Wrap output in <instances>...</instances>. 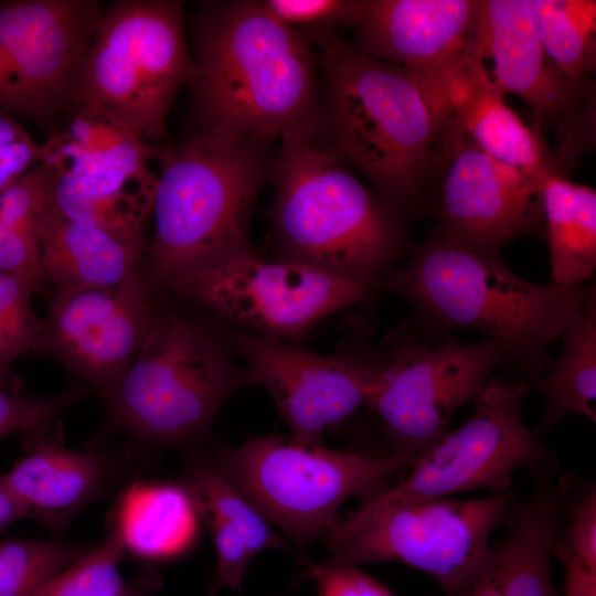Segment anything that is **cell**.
Returning a JSON list of instances; mask_svg holds the SVG:
<instances>
[{
    "label": "cell",
    "mask_w": 596,
    "mask_h": 596,
    "mask_svg": "<svg viewBox=\"0 0 596 596\" xmlns=\"http://www.w3.org/2000/svg\"><path fill=\"white\" fill-rule=\"evenodd\" d=\"M182 481L193 493L202 515L236 531L255 556L264 550L291 547L227 477L215 456L193 448Z\"/></svg>",
    "instance_id": "28"
},
{
    "label": "cell",
    "mask_w": 596,
    "mask_h": 596,
    "mask_svg": "<svg viewBox=\"0 0 596 596\" xmlns=\"http://www.w3.org/2000/svg\"><path fill=\"white\" fill-rule=\"evenodd\" d=\"M28 455L0 479L29 518L57 532L102 492L111 475L108 458L65 448L46 433L25 435Z\"/></svg>",
    "instance_id": "20"
},
{
    "label": "cell",
    "mask_w": 596,
    "mask_h": 596,
    "mask_svg": "<svg viewBox=\"0 0 596 596\" xmlns=\"http://www.w3.org/2000/svg\"><path fill=\"white\" fill-rule=\"evenodd\" d=\"M219 589L211 583L204 596H216Z\"/></svg>",
    "instance_id": "47"
},
{
    "label": "cell",
    "mask_w": 596,
    "mask_h": 596,
    "mask_svg": "<svg viewBox=\"0 0 596 596\" xmlns=\"http://www.w3.org/2000/svg\"><path fill=\"white\" fill-rule=\"evenodd\" d=\"M260 139L193 134L157 148L153 237L146 272L155 294L180 277L253 249L249 227L276 153Z\"/></svg>",
    "instance_id": "4"
},
{
    "label": "cell",
    "mask_w": 596,
    "mask_h": 596,
    "mask_svg": "<svg viewBox=\"0 0 596 596\" xmlns=\"http://www.w3.org/2000/svg\"><path fill=\"white\" fill-rule=\"evenodd\" d=\"M372 289L302 263L265 260L251 249L183 275L168 291L246 331L286 341Z\"/></svg>",
    "instance_id": "11"
},
{
    "label": "cell",
    "mask_w": 596,
    "mask_h": 596,
    "mask_svg": "<svg viewBox=\"0 0 596 596\" xmlns=\"http://www.w3.org/2000/svg\"><path fill=\"white\" fill-rule=\"evenodd\" d=\"M542 182L482 149L450 114L426 167L425 205L438 231L470 248L498 254L543 220Z\"/></svg>",
    "instance_id": "12"
},
{
    "label": "cell",
    "mask_w": 596,
    "mask_h": 596,
    "mask_svg": "<svg viewBox=\"0 0 596 596\" xmlns=\"http://www.w3.org/2000/svg\"><path fill=\"white\" fill-rule=\"evenodd\" d=\"M146 267L111 287L55 290L39 352L55 358L104 400L114 391L152 322Z\"/></svg>",
    "instance_id": "15"
},
{
    "label": "cell",
    "mask_w": 596,
    "mask_h": 596,
    "mask_svg": "<svg viewBox=\"0 0 596 596\" xmlns=\"http://www.w3.org/2000/svg\"><path fill=\"white\" fill-rule=\"evenodd\" d=\"M443 79L450 114L482 149L541 182L567 177L540 130L504 102L473 44L444 66Z\"/></svg>",
    "instance_id": "19"
},
{
    "label": "cell",
    "mask_w": 596,
    "mask_h": 596,
    "mask_svg": "<svg viewBox=\"0 0 596 596\" xmlns=\"http://www.w3.org/2000/svg\"><path fill=\"white\" fill-rule=\"evenodd\" d=\"M123 541L110 526L106 538L51 577L33 596H121L126 585L119 572Z\"/></svg>",
    "instance_id": "31"
},
{
    "label": "cell",
    "mask_w": 596,
    "mask_h": 596,
    "mask_svg": "<svg viewBox=\"0 0 596 596\" xmlns=\"http://www.w3.org/2000/svg\"><path fill=\"white\" fill-rule=\"evenodd\" d=\"M36 287L23 276L0 272V322L22 343L26 352L38 351L43 322L32 306Z\"/></svg>",
    "instance_id": "35"
},
{
    "label": "cell",
    "mask_w": 596,
    "mask_h": 596,
    "mask_svg": "<svg viewBox=\"0 0 596 596\" xmlns=\"http://www.w3.org/2000/svg\"><path fill=\"white\" fill-rule=\"evenodd\" d=\"M230 350L207 321L156 308L134 360L105 400L108 426L152 446L198 447L227 398L249 385Z\"/></svg>",
    "instance_id": "6"
},
{
    "label": "cell",
    "mask_w": 596,
    "mask_h": 596,
    "mask_svg": "<svg viewBox=\"0 0 596 596\" xmlns=\"http://www.w3.org/2000/svg\"><path fill=\"white\" fill-rule=\"evenodd\" d=\"M187 83L194 134L321 141L324 115L316 51L262 1H207L193 17Z\"/></svg>",
    "instance_id": "1"
},
{
    "label": "cell",
    "mask_w": 596,
    "mask_h": 596,
    "mask_svg": "<svg viewBox=\"0 0 596 596\" xmlns=\"http://www.w3.org/2000/svg\"><path fill=\"white\" fill-rule=\"evenodd\" d=\"M148 590L141 586L139 587H126L125 593L121 596H147Z\"/></svg>",
    "instance_id": "46"
},
{
    "label": "cell",
    "mask_w": 596,
    "mask_h": 596,
    "mask_svg": "<svg viewBox=\"0 0 596 596\" xmlns=\"http://www.w3.org/2000/svg\"><path fill=\"white\" fill-rule=\"evenodd\" d=\"M52 172L38 163L0 191V217L28 231H35L39 216L47 209Z\"/></svg>",
    "instance_id": "34"
},
{
    "label": "cell",
    "mask_w": 596,
    "mask_h": 596,
    "mask_svg": "<svg viewBox=\"0 0 596 596\" xmlns=\"http://www.w3.org/2000/svg\"><path fill=\"white\" fill-rule=\"evenodd\" d=\"M182 9L174 0L114 2L103 13L71 103L100 105L149 142L159 141L192 71Z\"/></svg>",
    "instance_id": "9"
},
{
    "label": "cell",
    "mask_w": 596,
    "mask_h": 596,
    "mask_svg": "<svg viewBox=\"0 0 596 596\" xmlns=\"http://www.w3.org/2000/svg\"><path fill=\"white\" fill-rule=\"evenodd\" d=\"M555 543L586 565L596 568V488L585 486L567 507L566 529Z\"/></svg>",
    "instance_id": "36"
},
{
    "label": "cell",
    "mask_w": 596,
    "mask_h": 596,
    "mask_svg": "<svg viewBox=\"0 0 596 596\" xmlns=\"http://www.w3.org/2000/svg\"><path fill=\"white\" fill-rule=\"evenodd\" d=\"M0 272L29 279L40 292L44 287L39 265L36 232L15 226L0 217Z\"/></svg>",
    "instance_id": "38"
},
{
    "label": "cell",
    "mask_w": 596,
    "mask_h": 596,
    "mask_svg": "<svg viewBox=\"0 0 596 596\" xmlns=\"http://www.w3.org/2000/svg\"><path fill=\"white\" fill-rule=\"evenodd\" d=\"M321 75L328 151L360 172L400 221L425 205L429 155L450 115L440 65L413 71L372 58L337 31L305 32Z\"/></svg>",
    "instance_id": "2"
},
{
    "label": "cell",
    "mask_w": 596,
    "mask_h": 596,
    "mask_svg": "<svg viewBox=\"0 0 596 596\" xmlns=\"http://www.w3.org/2000/svg\"><path fill=\"white\" fill-rule=\"evenodd\" d=\"M318 596H395L382 583L355 566L326 567L307 563Z\"/></svg>",
    "instance_id": "40"
},
{
    "label": "cell",
    "mask_w": 596,
    "mask_h": 596,
    "mask_svg": "<svg viewBox=\"0 0 596 596\" xmlns=\"http://www.w3.org/2000/svg\"><path fill=\"white\" fill-rule=\"evenodd\" d=\"M542 213L550 252L551 283L573 286L588 280L596 266V191L567 177L542 181Z\"/></svg>",
    "instance_id": "26"
},
{
    "label": "cell",
    "mask_w": 596,
    "mask_h": 596,
    "mask_svg": "<svg viewBox=\"0 0 596 596\" xmlns=\"http://www.w3.org/2000/svg\"><path fill=\"white\" fill-rule=\"evenodd\" d=\"M262 4L275 20L299 32H331L353 26L359 0H266Z\"/></svg>",
    "instance_id": "33"
},
{
    "label": "cell",
    "mask_w": 596,
    "mask_h": 596,
    "mask_svg": "<svg viewBox=\"0 0 596 596\" xmlns=\"http://www.w3.org/2000/svg\"><path fill=\"white\" fill-rule=\"evenodd\" d=\"M280 141L269 210L277 259L377 288L404 249L401 222L320 142Z\"/></svg>",
    "instance_id": "5"
},
{
    "label": "cell",
    "mask_w": 596,
    "mask_h": 596,
    "mask_svg": "<svg viewBox=\"0 0 596 596\" xmlns=\"http://www.w3.org/2000/svg\"><path fill=\"white\" fill-rule=\"evenodd\" d=\"M541 43L564 74L592 78L596 68V1L532 0Z\"/></svg>",
    "instance_id": "29"
},
{
    "label": "cell",
    "mask_w": 596,
    "mask_h": 596,
    "mask_svg": "<svg viewBox=\"0 0 596 596\" xmlns=\"http://www.w3.org/2000/svg\"><path fill=\"white\" fill-rule=\"evenodd\" d=\"M504 362L503 349L489 339L448 340L436 349L413 338L396 342L366 405L382 422L389 451L417 458L450 430L456 411L472 402Z\"/></svg>",
    "instance_id": "13"
},
{
    "label": "cell",
    "mask_w": 596,
    "mask_h": 596,
    "mask_svg": "<svg viewBox=\"0 0 596 596\" xmlns=\"http://www.w3.org/2000/svg\"><path fill=\"white\" fill-rule=\"evenodd\" d=\"M201 509L181 482H136L120 497L110 521L125 551L146 560L181 555L194 543Z\"/></svg>",
    "instance_id": "23"
},
{
    "label": "cell",
    "mask_w": 596,
    "mask_h": 596,
    "mask_svg": "<svg viewBox=\"0 0 596 596\" xmlns=\"http://www.w3.org/2000/svg\"><path fill=\"white\" fill-rule=\"evenodd\" d=\"M553 554L557 555L565 568L564 592L561 596H596V568L586 565L556 543Z\"/></svg>",
    "instance_id": "42"
},
{
    "label": "cell",
    "mask_w": 596,
    "mask_h": 596,
    "mask_svg": "<svg viewBox=\"0 0 596 596\" xmlns=\"http://www.w3.org/2000/svg\"><path fill=\"white\" fill-rule=\"evenodd\" d=\"M379 287L407 300L436 328L482 332L530 381L552 365L547 345L595 299L590 285L525 280L498 254L470 248L439 231L418 245L405 265L393 268Z\"/></svg>",
    "instance_id": "3"
},
{
    "label": "cell",
    "mask_w": 596,
    "mask_h": 596,
    "mask_svg": "<svg viewBox=\"0 0 596 596\" xmlns=\"http://www.w3.org/2000/svg\"><path fill=\"white\" fill-rule=\"evenodd\" d=\"M88 392L82 383L47 396H21L0 389V439L17 432L24 436L46 433L63 409Z\"/></svg>",
    "instance_id": "32"
},
{
    "label": "cell",
    "mask_w": 596,
    "mask_h": 596,
    "mask_svg": "<svg viewBox=\"0 0 596 596\" xmlns=\"http://www.w3.org/2000/svg\"><path fill=\"white\" fill-rule=\"evenodd\" d=\"M40 147V163L56 173L108 179L157 174L150 169L153 143L121 116L93 103L79 104L66 128Z\"/></svg>",
    "instance_id": "22"
},
{
    "label": "cell",
    "mask_w": 596,
    "mask_h": 596,
    "mask_svg": "<svg viewBox=\"0 0 596 596\" xmlns=\"http://www.w3.org/2000/svg\"><path fill=\"white\" fill-rule=\"evenodd\" d=\"M40 161V145L19 123L0 111V191Z\"/></svg>",
    "instance_id": "39"
},
{
    "label": "cell",
    "mask_w": 596,
    "mask_h": 596,
    "mask_svg": "<svg viewBox=\"0 0 596 596\" xmlns=\"http://www.w3.org/2000/svg\"><path fill=\"white\" fill-rule=\"evenodd\" d=\"M24 353L26 350L22 343L0 322V389L12 393L18 392L20 381L12 370V364Z\"/></svg>",
    "instance_id": "43"
},
{
    "label": "cell",
    "mask_w": 596,
    "mask_h": 596,
    "mask_svg": "<svg viewBox=\"0 0 596 596\" xmlns=\"http://www.w3.org/2000/svg\"><path fill=\"white\" fill-rule=\"evenodd\" d=\"M476 49L491 61L499 89L528 105L543 137L554 132V152L568 173L595 146L594 81L572 78L549 58L532 0H479Z\"/></svg>",
    "instance_id": "14"
},
{
    "label": "cell",
    "mask_w": 596,
    "mask_h": 596,
    "mask_svg": "<svg viewBox=\"0 0 596 596\" xmlns=\"http://www.w3.org/2000/svg\"><path fill=\"white\" fill-rule=\"evenodd\" d=\"M104 11L92 0L0 1V46L18 115L43 119L71 103Z\"/></svg>",
    "instance_id": "17"
},
{
    "label": "cell",
    "mask_w": 596,
    "mask_h": 596,
    "mask_svg": "<svg viewBox=\"0 0 596 596\" xmlns=\"http://www.w3.org/2000/svg\"><path fill=\"white\" fill-rule=\"evenodd\" d=\"M29 518L26 509L15 499L0 479V530Z\"/></svg>",
    "instance_id": "45"
},
{
    "label": "cell",
    "mask_w": 596,
    "mask_h": 596,
    "mask_svg": "<svg viewBox=\"0 0 596 596\" xmlns=\"http://www.w3.org/2000/svg\"><path fill=\"white\" fill-rule=\"evenodd\" d=\"M514 504L511 490L477 499L438 498L385 508L328 545L321 566L397 562L433 577L445 593L489 563L492 532Z\"/></svg>",
    "instance_id": "10"
},
{
    "label": "cell",
    "mask_w": 596,
    "mask_h": 596,
    "mask_svg": "<svg viewBox=\"0 0 596 596\" xmlns=\"http://www.w3.org/2000/svg\"><path fill=\"white\" fill-rule=\"evenodd\" d=\"M206 520L216 555L212 584L217 589L238 590L254 555L236 531L216 520Z\"/></svg>",
    "instance_id": "37"
},
{
    "label": "cell",
    "mask_w": 596,
    "mask_h": 596,
    "mask_svg": "<svg viewBox=\"0 0 596 596\" xmlns=\"http://www.w3.org/2000/svg\"><path fill=\"white\" fill-rule=\"evenodd\" d=\"M213 455L254 507L298 547L324 535L340 507L364 498L416 458L337 450L294 435H264L237 446H217Z\"/></svg>",
    "instance_id": "8"
},
{
    "label": "cell",
    "mask_w": 596,
    "mask_h": 596,
    "mask_svg": "<svg viewBox=\"0 0 596 596\" xmlns=\"http://www.w3.org/2000/svg\"><path fill=\"white\" fill-rule=\"evenodd\" d=\"M526 384L490 376L475 400L472 415L421 454L403 478L364 498L334 520L326 533L331 544L376 512L411 501L451 498L465 491L510 490L514 473H554L556 458L522 418Z\"/></svg>",
    "instance_id": "7"
},
{
    "label": "cell",
    "mask_w": 596,
    "mask_h": 596,
    "mask_svg": "<svg viewBox=\"0 0 596 596\" xmlns=\"http://www.w3.org/2000/svg\"><path fill=\"white\" fill-rule=\"evenodd\" d=\"M245 360L249 385H262L295 437L321 443L324 434L366 407L383 361L323 355L251 331L231 338Z\"/></svg>",
    "instance_id": "16"
},
{
    "label": "cell",
    "mask_w": 596,
    "mask_h": 596,
    "mask_svg": "<svg viewBox=\"0 0 596 596\" xmlns=\"http://www.w3.org/2000/svg\"><path fill=\"white\" fill-rule=\"evenodd\" d=\"M35 231L40 272L55 290L116 286L146 267L145 235L120 237L47 209Z\"/></svg>",
    "instance_id": "21"
},
{
    "label": "cell",
    "mask_w": 596,
    "mask_h": 596,
    "mask_svg": "<svg viewBox=\"0 0 596 596\" xmlns=\"http://www.w3.org/2000/svg\"><path fill=\"white\" fill-rule=\"evenodd\" d=\"M561 511L562 491L551 473L535 476L531 494L512 505L498 543L507 563V596H561L551 576Z\"/></svg>",
    "instance_id": "24"
},
{
    "label": "cell",
    "mask_w": 596,
    "mask_h": 596,
    "mask_svg": "<svg viewBox=\"0 0 596 596\" xmlns=\"http://www.w3.org/2000/svg\"><path fill=\"white\" fill-rule=\"evenodd\" d=\"M507 563L498 544L485 568L460 588L445 593V596H507Z\"/></svg>",
    "instance_id": "41"
},
{
    "label": "cell",
    "mask_w": 596,
    "mask_h": 596,
    "mask_svg": "<svg viewBox=\"0 0 596 596\" xmlns=\"http://www.w3.org/2000/svg\"><path fill=\"white\" fill-rule=\"evenodd\" d=\"M51 172L47 210L120 237L145 235L152 213L157 174L108 179Z\"/></svg>",
    "instance_id": "25"
},
{
    "label": "cell",
    "mask_w": 596,
    "mask_h": 596,
    "mask_svg": "<svg viewBox=\"0 0 596 596\" xmlns=\"http://www.w3.org/2000/svg\"><path fill=\"white\" fill-rule=\"evenodd\" d=\"M562 337L556 362L530 381L545 400L538 434L552 429L568 415L596 422V299L578 312Z\"/></svg>",
    "instance_id": "27"
},
{
    "label": "cell",
    "mask_w": 596,
    "mask_h": 596,
    "mask_svg": "<svg viewBox=\"0 0 596 596\" xmlns=\"http://www.w3.org/2000/svg\"><path fill=\"white\" fill-rule=\"evenodd\" d=\"M0 110L18 114L14 79L8 58L0 46Z\"/></svg>",
    "instance_id": "44"
},
{
    "label": "cell",
    "mask_w": 596,
    "mask_h": 596,
    "mask_svg": "<svg viewBox=\"0 0 596 596\" xmlns=\"http://www.w3.org/2000/svg\"><path fill=\"white\" fill-rule=\"evenodd\" d=\"M479 0H359L353 45L413 71L438 67L472 43Z\"/></svg>",
    "instance_id": "18"
},
{
    "label": "cell",
    "mask_w": 596,
    "mask_h": 596,
    "mask_svg": "<svg viewBox=\"0 0 596 596\" xmlns=\"http://www.w3.org/2000/svg\"><path fill=\"white\" fill-rule=\"evenodd\" d=\"M92 546L60 541H0V596H33Z\"/></svg>",
    "instance_id": "30"
}]
</instances>
